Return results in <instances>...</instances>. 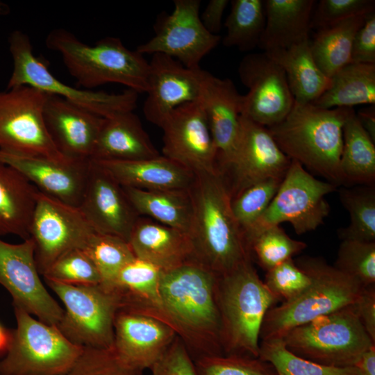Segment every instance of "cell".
<instances>
[{"label":"cell","mask_w":375,"mask_h":375,"mask_svg":"<svg viewBox=\"0 0 375 375\" xmlns=\"http://www.w3.org/2000/svg\"><path fill=\"white\" fill-rule=\"evenodd\" d=\"M218 277L196 260L162 272L159 304L143 314L172 327L196 358L224 354L216 297Z\"/></svg>","instance_id":"6da1fadb"},{"label":"cell","mask_w":375,"mask_h":375,"mask_svg":"<svg viewBox=\"0 0 375 375\" xmlns=\"http://www.w3.org/2000/svg\"><path fill=\"white\" fill-rule=\"evenodd\" d=\"M190 192L193 213L188 236L194 259L219 276L251 259L244 234L231 210V195L224 174H195Z\"/></svg>","instance_id":"7a4b0ae2"},{"label":"cell","mask_w":375,"mask_h":375,"mask_svg":"<svg viewBox=\"0 0 375 375\" xmlns=\"http://www.w3.org/2000/svg\"><path fill=\"white\" fill-rule=\"evenodd\" d=\"M352 108H322L312 103H294L287 116L267 129L291 160L342 185L340 160L343 127Z\"/></svg>","instance_id":"3957f363"},{"label":"cell","mask_w":375,"mask_h":375,"mask_svg":"<svg viewBox=\"0 0 375 375\" xmlns=\"http://www.w3.org/2000/svg\"><path fill=\"white\" fill-rule=\"evenodd\" d=\"M45 44L61 56L71 76L88 90L119 83L138 93L148 90L149 62L119 38L108 36L89 45L69 31L55 28L47 35Z\"/></svg>","instance_id":"277c9868"},{"label":"cell","mask_w":375,"mask_h":375,"mask_svg":"<svg viewBox=\"0 0 375 375\" xmlns=\"http://www.w3.org/2000/svg\"><path fill=\"white\" fill-rule=\"evenodd\" d=\"M216 297L223 353L258 358L265 316L281 299L260 278L251 259L218 277Z\"/></svg>","instance_id":"5b68a950"},{"label":"cell","mask_w":375,"mask_h":375,"mask_svg":"<svg viewBox=\"0 0 375 375\" xmlns=\"http://www.w3.org/2000/svg\"><path fill=\"white\" fill-rule=\"evenodd\" d=\"M294 261L311 283L296 298L282 301L267 312L260 340L283 338L297 326L353 304L363 288L322 257L302 256Z\"/></svg>","instance_id":"8992f818"},{"label":"cell","mask_w":375,"mask_h":375,"mask_svg":"<svg viewBox=\"0 0 375 375\" xmlns=\"http://www.w3.org/2000/svg\"><path fill=\"white\" fill-rule=\"evenodd\" d=\"M282 339L294 354L334 367L354 366L375 345L352 304L297 326Z\"/></svg>","instance_id":"52a82bcc"},{"label":"cell","mask_w":375,"mask_h":375,"mask_svg":"<svg viewBox=\"0 0 375 375\" xmlns=\"http://www.w3.org/2000/svg\"><path fill=\"white\" fill-rule=\"evenodd\" d=\"M8 42L13 67L6 89L28 85L62 97L101 117L135 108L139 93L133 90L127 88L120 93L81 90L56 78L43 59L34 55L31 40L24 32H12Z\"/></svg>","instance_id":"ba28073f"},{"label":"cell","mask_w":375,"mask_h":375,"mask_svg":"<svg viewBox=\"0 0 375 375\" xmlns=\"http://www.w3.org/2000/svg\"><path fill=\"white\" fill-rule=\"evenodd\" d=\"M13 308L17 326L0 360V375H63L83 347L70 342L56 325Z\"/></svg>","instance_id":"9c48e42d"},{"label":"cell","mask_w":375,"mask_h":375,"mask_svg":"<svg viewBox=\"0 0 375 375\" xmlns=\"http://www.w3.org/2000/svg\"><path fill=\"white\" fill-rule=\"evenodd\" d=\"M336 189L334 184L317 179L301 163L291 160L269 206L244 234L249 249L261 231L283 222L290 223L298 235L315 230L330 212L325 197Z\"/></svg>","instance_id":"30bf717a"},{"label":"cell","mask_w":375,"mask_h":375,"mask_svg":"<svg viewBox=\"0 0 375 375\" xmlns=\"http://www.w3.org/2000/svg\"><path fill=\"white\" fill-rule=\"evenodd\" d=\"M63 303L56 325L72 343L81 347L112 348L114 322L120 297L101 284L74 285L46 281Z\"/></svg>","instance_id":"8fae6325"},{"label":"cell","mask_w":375,"mask_h":375,"mask_svg":"<svg viewBox=\"0 0 375 375\" xmlns=\"http://www.w3.org/2000/svg\"><path fill=\"white\" fill-rule=\"evenodd\" d=\"M47 93L28 85L0 91V150L17 155L70 160L58 150L46 128Z\"/></svg>","instance_id":"7c38bea8"},{"label":"cell","mask_w":375,"mask_h":375,"mask_svg":"<svg viewBox=\"0 0 375 375\" xmlns=\"http://www.w3.org/2000/svg\"><path fill=\"white\" fill-rule=\"evenodd\" d=\"M28 232L38 272L43 275L65 252L83 249L95 231L78 207L38 191Z\"/></svg>","instance_id":"4fadbf2b"},{"label":"cell","mask_w":375,"mask_h":375,"mask_svg":"<svg viewBox=\"0 0 375 375\" xmlns=\"http://www.w3.org/2000/svg\"><path fill=\"white\" fill-rule=\"evenodd\" d=\"M200 6V0H174L171 13L158 16L153 36L135 50L142 55L165 54L186 67H199L203 58L221 40L219 35L209 33L202 24Z\"/></svg>","instance_id":"5bb4252c"},{"label":"cell","mask_w":375,"mask_h":375,"mask_svg":"<svg viewBox=\"0 0 375 375\" xmlns=\"http://www.w3.org/2000/svg\"><path fill=\"white\" fill-rule=\"evenodd\" d=\"M238 72L248 89L241 115L267 128L281 122L294 103L283 69L263 51L243 57Z\"/></svg>","instance_id":"9a60e30c"},{"label":"cell","mask_w":375,"mask_h":375,"mask_svg":"<svg viewBox=\"0 0 375 375\" xmlns=\"http://www.w3.org/2000/svg\"><path fill=\"white\" fill-rule=\"evenodd\" d=\"M30 238L19 244L0 239V285L11 295L13 307L43 322L57 325L63 308L42 283Z\"/></svg>","instance_id":"2e32d148"},{"label":"cell","mask_w":375,"mask_h":375,"mask_svg":"<svg viewBox=\"0 0 375 375\" xmlns=\"http://www.w3.org/2000/svg\"><path fill=\"white\" fill-rule=\"evenodd\" d=\"M162 156L190 169L194 174L219 170L217 151L201 103L181 105L161 124Z\"/></svg>","instance_id":"e0dca14e"},{"label":"cell","mask_w":375,"mask_h":375,"mask_svg":"<svg viewBox=\"0 0 375 375\" xmlns=\"http://www.w3.org/2000/svg\"><path fill=\"white\" fill-rule=\"evenodd\" d=\"M291 159L278 146L267 127L240 116V133L230 162L231 197L242 190L269 178H283Z\"/></svg>","instance_id":"ac0fdd59"},{"label":"cell","mask_w":375,"mask_h":375,"mask_svg":"<svg viewBox=\"0 0 375 375\" xmlns=\"http://www.w3.org/2000/svg\"><path fill=\"white\" fill-rule=\"evenodd\" d=\"M78 208L95 232L118 236L127 242L140 217L123 187L91 160Z\"/></svg>","instance_id":"d6986e66"},{"label":"cell","mask_w":375,"mask_h":375,"mask_svg":"<svg viewBox=\"0 0 375 375\" xmlns=\"http://www.w3.org/2000/svg\"><path fill=\"white\" fill-rule=\"evenodd\" d=\"M149 64L147 96L142 111L149 122L160 127L176 108L199 101L205 69L186 67L162 53L153 54Z\"/></svg>","instance_id":"ffe728a7"},{"label":"cell","mask_w":375,"mask_h":375,"mask_svg":"<svg viewBox=\"0 0 375 375\" xmlns=\"http://www.w3.org/2000/svg\"><path fill=\"white\" fill-rule=\"evenodd\" d=\"M0 162L14 168L42 193L78 207L89 170L90 160H56L22 156L0 150Z\"/></svg>","instance_id":"44dd1931"},{"label":"cell","mask_w":375,"mask_h":375,"mask_svg":"<svg viewBox=\"0 0 375 375\" xmlns=\"http://www.w3.org/2000/svg\"><path fill=\"white\" fill-rule=\"evenodd\" d=\"M242 96L231 79L218 78L204 70L198 101L208 123L220 169L230 162L238 144Z\"/></svg>","instance_id":"7402d4cb"},{"label":"cell","mask_w":375,"mask_h":375,"mask_svg":"<svg viewBox=\"0 0 375 375\" xmlns=\"http://www.w3.org/2000/svg\"><path fill=\"white\" fill-rule=\"evenodd\" d=\"M176 336L156 318L120 309L114 322L112 348L127 364L144 371L151 368Z\"/></svg>","instance_id":"603a6c76"},{"label":"cell","mask_w":375,"mask_h":375,"mask_svg":"<svg viewBox=\"0 0 375 375\" xmlns=\"http://www.w3.org/2000/svg\"><path fill=\"white\" fill-rule=\"evenodd\" d=\"M43 116L60 153L73 160L91 159L103 117L51 94H47Z\"/></svg>","instance_id":"cb8c5ba5"},{"label":"cell","mask_w":375,"mask_h":375,"mask_svg":"<svg viewBox=\"0 0 375 375\" xmlns=\"http://www.w3.org/2000/svg\"><path fill=\"white\" fill-rule=\"evenodd\" d=\"M160 154L133 111L103 117L90 160L131 161Z\"/></svg>","instance_id":"d4e9b609"},{"label":"cell","mask_w":375,"mask_h":375,"mask_svg":"<svg viewBox=\"0 0 375 375\" xmlns=\"http://www.w3.org/2000/svg\"><path fill=\"white\" fill-rule=\"evenodd\" d=\"M128 242L136 258L151 263L162 272L194 260L187 233L140 216Z\"/></svg>","instance_id":"484cf974"},{"label":"cell","mask_w":375,"mask_h":375,"mask_svg":"<svg viewBox=\"0 0 375 375\" xmlns=\"http://www.w3.org/2000/svg\"><path fill=\"white\" fill-rule=\"evenodd\" d=\"M93 161L122 187L139 190H189L196 178L194 172L162 155L131 161Z\"/></svg>","instance_id":"4316f807"},{"label":"cell","mask_w":375,"mask_h":375,"mask_svg":"<svg viewBox=\"0 0 375 375\" xmlns=\"http://www.w3.org/2000/svg\"><path fill=\"white\" fill-rule=\"evenodd\" d=\"M265 24L258 46L265 52L309 39L315 0H265Z\"/></svg>","instance_id":"83f0119b"},{"label":"cell","mask_w":375,"mask_h":375,"mask_svg":"<svg viewBox=\"0 0 375 375\" xmlns=\"http://www.w3.org/2000/svg\"><path fill=\"white\" fill-rule=\"evenodd\" d=\"M265 53L283 69L295 102L312 103L330 86L331 78L313 58L310 39Z\"/></svg>","instance_id":"f1b7e54d"},{"label":"cell","mask_w":375,"mask_h":375,"mask_svg":"<svg viewBox=\"0 0 375 375\" xmlns=\"http://www.w3.org/2000/svg\"><path fill=\"white\" fill-rule=\"evenodd\" d=\"M38 190L14 168L0 162V236L29 238Z\"/></svg>","instance_id":"f546056e"},{"label":"cell","mask_w":375,"mask_h":375,"mask_svg":"<svg viewBox=\"0 0 375 375\" xmlns=\"http://www.w3.org/2000/svg\"><path fill=\"white\" fill-rule=\"evenodd\" d=\"M139 216L153 220L188 235L193 213L189 190H144L123 187Z\"/></svg>","instance_id":"4dcf8cb0"},{"label":"cell","mask_w":375,"mask_h":375,"mask_svg":"<svg viewBox=\"0 0 375 375\" xmlns=\"http://www.w3.org/2000/svg\"><path fill=\"white\" fill-rule=\"evenodd\" d=\"M312 103L326 109L375 105V64L347 65L331 78L328 88Z\"/></svg>","instance_id":"1f68e13d"},{"label":"cell","mask_w":375,"mask_h":375,"mask_svg":"<svg viewBox=\"0 0 375 375\" xmlns=\"http://www.w3.org/2000/svg\"><path fill=\"white\" fill-rule=\"evenodd\" d=\"M340 170L342 186L374 185L375 142L362 127L354 110L343 127Z\"/></svg>","instance_id":"d6a6232c"},{"label":"cell","mask_w":375,"mask_h":375,"mask_svg":"<svg viewBox=\"0 0 375 375\" xmlns=\"http://www.w3.org/2000/svg\"><path fill=\"white\" fill-rule=\"evenodd\" d=\"M366 15L349 18L319 29L310 40L313 58L328 78L351 62L353 38Z\"/></svg>","instance_id":"836d02e7"},{"label":"cell","mask_w":375,"mask_h":375,"mask_svg":"<svg viewBox=\"0 0 375 375\" xmlns=\"http://www.w3.org/2000/svg\"><path fill=\"white\" fill-rule=\"evenodd\" d=\"M231 10L224 22L225 47L249 51L258 47L265 24L263 0H232Z\"/></svg>","instance_id":"e575fe53"},{"label":"cell","mask_w":375,"mask_h":375,"mask_svg":"<svg viewBox=\"0 0 375 375\" xmlns=\"http://www.w3.org/2000/svg\"><path fill=\"white\" fill-rule=\"evenodd\" d=\"M338 194L350 216L349 224L338 231L340 239L375 242L374 185L342 186Z\"/></svg>","instance_id":"d590c367"},{"label":"cell","mask_w":375,"mask_h":375,"mask_svg":"<svg viewBox=\"0 0 375 375\" xmlns=\"http://www.w3.org/2000/svg\"><path fill=\"white\" fill-rule=\"evenodd\" d=\"M258 358L270 363L277 375H360L356 366L329 367L300 357L282 338L260 340Z\"/></svg>","instance_id":"8d00e7d4"},{"label":"cell","mask_w":375,"mask_h":375,"mask_svg":"<svg viewBox=\"0 0 375 375\" xmlns=\"http://www.w3.org/2000/svg\"><path fill=\"white\" fill-rule=\"evenodd\" d=\"M92 259L109 288L121 269L135 258L128 242L118 236L94 232L83 249Z\"/></svg>","instance_id":"74e56055"},{"label":"cell","mask_w":375,"mask_h":375,"mask_svg":"<svg viewBox=\"0 0 375 375\" xmlns=\"http://www.w3.org/2000/svg\"><path fill=\"white\" fill-rule=\"evenodd\" d=\"M282 179L269 178L258 181L231 197V210L244 236L268 208Z\"/></svg>","instance_id":"f35d334b"},{"label":"cell","mask_w":375,"mask_h":375,"mask_svg":"<svg viewBox=\"0 0 375 375\" xmlns=\"http://www.w3.org/2000/svg\"><path fill=\"white\" fill-rule=\"evenodd\" d=\"M306 247L304 242L291 238L279 225H275L256 236L249 244V249L258 265L267 272L292 258Z\"/></svg>","instance_id":"ab89813d"},{"label":"cell","mask_w":375,"mask_h":375,"mask_svg":"<svg viewBox=\"0 0 375 375\" xmlns=\"http://www.w3.org/2000/svg\"><path fill=\"white\" fill-rule=\"evenodd\" d=\"M333 266L362 287L375 285V242L342 240Z\"/></svg>","instance_id":"60d3db41"},{"label":"cell","mask_w":375,"mask_h":375,"mask_svg":"<svg viewBox=\"0 0 375 375\" xmlns=\"http://www.w3.org/2000/svg\"><path fill=\"white\" fill-rule=\"evenodd\" d=\"M45 281L74 285L101 283L94 263L83 249L69 250L58 257L42 275Z\"/></svg>","instance_id":"b9f144b4"},{"label":"cell","mask_w":375,"mask_h":375,"mask_svg":"<svg viewBox=\"0 0 375 375\" xmlns=\"http://www.w3.org/2000/svg\"><path fill=\"white\" fill-rule=\"evenodd\" d=\"M124 362L112 348L83 347L63 375H142Z\"/></svg>","instance_id":"7bdbcfd3"},{"label":"cell","mask_w":375,"mask_h":375,"mask_svg":"<svg viewBox=\"0 0 375 375\" xmlns=\"http://www.w3.org/2000/svg\"><path fill=\"white\" fill-rule=\"evenodd\" d=\"M194 363L199 375H277L270 363L248 356H203Z\"/></svg>","instance_id":"ee69618b"},{"label":"cell","mask_w":375,"mask_h":375,"mask_svg":"<svg viewBox=\"0 0 375 375\" xmlns=\"http://www.w3.org/2000/svg\"><path fill=\"white\" fill-rule=\"evenodd\" d=\"M267 288L282 301H290L310 284V276L290 258L266 272Z\"/></svg>","instance_id":"f6af8a7d"},{"label":"cell","mask_w":375,"mask_h":375,"mask_svg":"<svg viewBox=\"0 0 375 375\" xmlns=\"http://www.w3.org/2000/svg\"><path fill=\"white\" fill-rule=\"evenodd\" d=\"M375 11L374 0H321L315 7L310 27L317 31Z\"/></svg>","instance_id":"bcb514c9"},{"label":"cell","mask_w":375,"mask_h":375,"mask_svg":"<svg viewBox=\"0 0 375 375\" xmlns=\"http://www.w3.org/2000/svg\"><path fill=\"white\" fill-rule=\"evenodd\" d=\"M150 369L151 375H199L188 347L178 336Z\"/></svg>","instance_id":"7dc6e473"},{"label":"cell","mask_w":375,"mask_h":375,"mask_svg":"<svg viewBox=\"0 0 375 375\" xmlns=\"http://www.w3.org/2000/svg\"><path fill=\"white\" fill-rule=\"evenodd\" d=\"M351 62L375 64V11L366 15L354 36Z\"/></svg>","instance_id":"c3c4849f"},{"label":"cell","mask_w":375,"mask_h":375,"mask_svg":"<svg viewBox=\"0 0 375 375\" xmlns=\"http://www.w3.org/2000/svg\"><path fill=\"white\" fill-rule=\"evenodd\" d=\"M352 305L366 331L375 342V285L363 287Z\"/></svg>","instance_id":"681fc988"},{"label":"cell","mask_w":375,"mask_h":375,"mask_svg":"<svg viewBox=\"0 0 375 375\" xmlns=\"http://www.w3.org/2000/svg\"><path fill=\"white\" fill-rule=\"evenodd\" d=\"M228 3V0H210L208 1L200 15V19L209 33L219 35L222 26L224 12Z\"/></svg>","instance_id":"f907efd6"},{"label":"cell","mask_w":375,"mask_h":375,"mask_svg":"<svg viewBox=\"0 0 375 375\" xmlns=\"http://www.w3.org/2000/svg\"><path fill=\"white\" fill-rule=\"evenodd\" d=\"M357 118L363 129L375 142V106H370L358 111Z\"/></svg>","instance_id":"816d5d0a"},{"label":"cell","mask_w":375,"mask_h":375,"mask_svg":"<svg viewBox=\"0 0 375 375\" xmlns=\"http://www.w3.org/2000/svg\"><path fill=\"white\" fill-rule=\"evenodd\" d=\"M354 366L360 375H375V345L364 352Z\"/></svg>","instance_id":"f5cc1de1"},{"label":"cell","mask_w":375,"mask_h":375,"mask_svg":"<svg viewBox=\"0 0 375 375\" xmlns=\"http://www.w3.org/2000/svg\"><path fill=\"white\" fill-rule=\"evenodd\" d=\"M12 338V330L6 328L0 322V358L7 353Z\"/></svg>","instance_id":"db71d44e"}]
</instances>
